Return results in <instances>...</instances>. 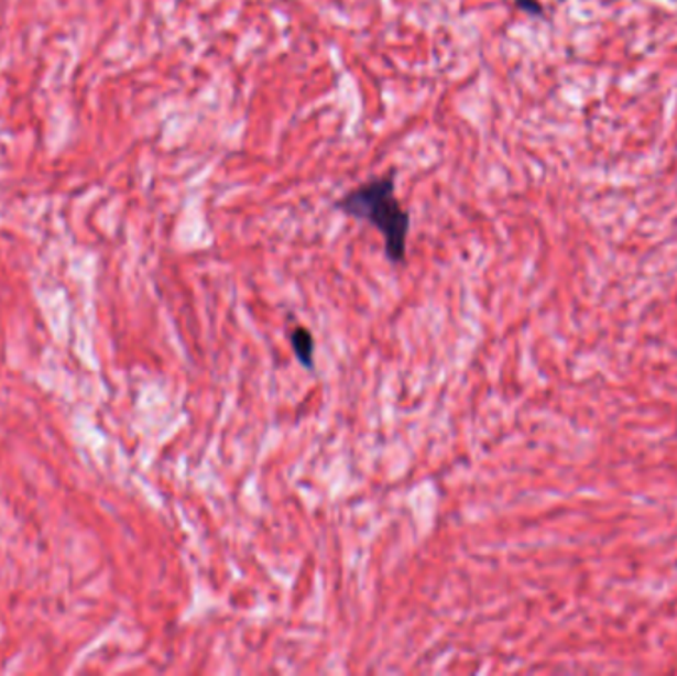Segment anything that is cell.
<instances>
[{"mask_svg": "<svg viewBox=\"0 0 677 676\" xmlns=\"http://www.w3.org/2000/svg\"><path fill=\"white\" fill-rule=\"evenodd\" d=\"M335 209L354 220L369 222L381 232L384 254L393 264L406 262L411 232V212L396 199L394 171L376 179L364 181L335 203Z\"/></svg>", "mask_w": 677, "mask_h": 676, "instance_id": "6da1fadb", "label": "cell"}, {"mask_svg": "<svg viewBox=\"0 0 677 676\" xmlns=\"http://www.w3.org/2000/svg\"><path fill=\"white\" fill-rule=\"evenodd\" d=\"M515 7L521 11L529 12V14H540L543 7L539 0H515Z\"/></svg>", "mask_w": 677, "mask_h": 676, "instance_id": "3957f363", "label": "cell"}, {"mask_svg": "<svg viewBox=\"0 0 677 676\" xmlns=\"http://www.w3.org/2000/svg\"><path fill=\"white\" fill-rule=\"evenodd\" d=\"M292 349L295 358L305 369H314L315 341L312 331L305 328H295L292 331Z\"/></svg>", "mask_w": 677, "mask_h": 676, "instance_id": "7a4b0ae2", "label": "cell"}]
</instances>
